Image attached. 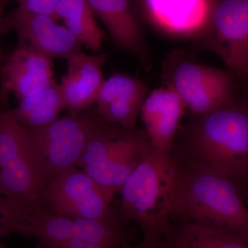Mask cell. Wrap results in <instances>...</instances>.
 I'll list each match as a JSON object with an SVG mask.
<instances>
[{"label":"cell","mask_w":248,"mask_h":248,"mask_svg":"<svg viewBox=\"0 0 248 248\" xmlns=\"http://www.w3.org/2000/svg\"><path fill=\"white\" fill-rule=\"evenodd\" d=\"M57 20L71 31L88 49L99 52L105 32L99 27L95 15L86 0H59L55 10Z\"/></svg>","instance_id":"18"},{"label":"cell","mask_w":248,"mask_h":248,"mask_svg":"<svg viewBox=\"0 0 248 248\" xmlns=\"http://www.w3.org/2000/svg\"><path fill=\"white\" fill-rule=\"evenodd\" d=\"M64 103L56 82L41 92L19 101L17 107L11 110L14 118L23 126L39 128L58 120Z\"/></svg>","instance_id":"19"},{"label":"cell","mask_w":248,"mask_h":248,"mask_svg":"<svg viewBox=\"0 0 248 248\" xmlns=\"http://www.w3.org/2000/svg\"><path fill=\"white\" fill-rule=\"evenodd\" d=\"M120 193L121 213L140 226L143 239L164 237L172 225V156L166 157L153 150L128 177Z\"/></svg>","instance_id":"3"},{"label":"cell","mask_w":248,"mask_h":248,"mask_svg":"<svg viewBox=\"0 0 248 248\" xmlns=\"http://www.w3.org/2000/svg\"><path fill=\"white\" fill-rule=\"evenodd\" d=\"M5 105L4 103L2 102V99H1V93H0V117H1V115H2L3 112H4V107Z\"/></svg>","instance_id":"25"},{"label":"cell","mask_w":248,"mask_h":248,"mask_svg":"<svg viewBox=\"0 0 248 248\" xmlns=\"http://www.w3.org/2000/svg\"><path fill=\"white\" fill-rule=\"evenodd\" d=\"M185 104L169 86L151 92L141 107V120L153 150L166 157L172 156L179 122Z\"/></svg>","instance_id":"14"},{"label":"cell","mask_w":248,"mask_h":248,"mask_svg":"<svg viewBox=\"0 0 248 248\" xmlns=\"http://www.w3.org/2000/svg\"><path fill=\"white\" fill-rule=\"evenodd\" d=\"M108 122L94 107L70 113L42 128H27L45 186L53 176L77 166L89 142Z\"/></svg>","instance_id":"4"},{"label":"cell","mask_w":248,"mask_h":248,"mask_svg":"<svg viewBox=\"0 0 248 248\" xmlns=\"http://www.w3.org/2000/svg\"><path fill=\"white\" fill-rule=\"evenodd\" d=\"M120 248H169L165 237L156 240L143 239L141 244L138 246H131L128 244H124Z\"/></svg>","instance_id":"23"},{"label":"cell","mask_w":248,"mask_h":248,"mask_svg":"<svg viewBox=\"0 0 248 248\" xmlns=\"http://www.w3.org/2000/svg\"><path fill=\"white\" fill-rule=\"evenodd\" d=\"M7 1L8 0H0V3L2 2V1Z\"/></svg>","instance_id":"27"},{"label":"cell","mask_w":248,"mask_h":248,"mask_svg":"<svg viewBox=\"0 0 248 248\" xmlns=\"http://www.w3.org/2000/svg\"><path fill=\"white\" fill-rule=\"evenodd\" d=\"M209 25L212 48L232 71L248 76V0H214Z\"/></svg>","instance_id":"9"},{"label":"cell","mask_w":248,"mask_h":248,"mask_svg":"<svg viewBox=\"0 0 248 248\" xmlns=\"http://www.w3.org/2000/svg\"><path fill=\"white\" fill-rule=\"evenodd\" d=\"M53 67V60L30 46L17 43L0 68V93L4 105L10 93L19 101L55 83Z\"/></svg>","instance_id":"11"},{"label":"cell","mask_w":248,"mask_h":248,"mask_svg":"<svg viewBox=\"0 0 248 248\" xmlns=\"http://www.w3.org/2000/svg\"><path fill=\"white\" fill-rule=\"evenodd\" d=\"M95 16L107 27L117 46L139 58L146 57L141 29L130 0H86Z\"/></svg>","instance_id":"16"},{"label":"cell","mask_w":248,"mask_h":248,"mask_svg":"<svg viewBox=\"0 0 248 248\" xmlns=\"http://www.w3.org/2000/svg\"><path fill=\"white\" fill-rule=\"evenodd\" d=\"M0 248H6V246H3V245L0 244ZM36 248H40L37 247Z\"/></svg>","instance_id":"26"},{"label":"cell","mask_w":248,"mask_h":248,"mask_svg":"<svg viewBox=\"0 0 248 248\" xmlns=\"http://www.w3.org/2000/svg\"><path fill=\"white\" fill-rule=\"evenodd\" d=\"M39 205L55 215L87 219L104 218L112 210V203L102 189L77 166L49 179L41 193Z\"/></svg>","instance_id":"7"},{"label":"cell","mask_w":248,"mask_h":248,"mask_svg":"<svg viewBox=\"0 0 248 248\" xmlns=\"http://www.w3.org/2000/svg\"><path fill=\"white\" fill-rule=\"evenodd\" d=\"M234 183L248 202V104L232 102L193 117L173 151Z\"/></svg>","instance_id":"2"},{"label":"cell","mask_w":248,"mask_h":248,"mask_svg":"<svg viewBox=\"0 0 248 248\" xmlns=\"http://www.w3.org/2000/svg\"><path fill=\"white\" fill-rule=\"evenodd\" d=\"M174 224L193 223L216 231L248 234V208L234 183L205 165L172 151Z\"/></svg>","instance_id":"1"},{"label":"cell","mask_w":248,"mask_h":248,"mask_svg":"<svg viewBox=\"0 0 248 248\" xmlns=\"http://www.w3.org/2000/svg\"><path fill=\"white\" fill-rule=\"evenodd\" d=\"M168 79V86L192 117L205 115L234 99L232 75L223 70L182 60L172 66Z\"/></svg>","instance_id":"8"},{"label":"cell","mask_w":248,"mask_h":248,"mask_svg":"<svg viewBox=\"0 0 248 248\" xmlns=\"http://www.w3.org/2000/svg\"><path fill=\"white\" fill-rule=\"evenodd\" d=\"M148 91L146 84L138 78L114 73L104 80L94 107L107 122L133 130Z\"/></svg>","instance_id":"13"},{"label":"cell","mask_w":248,"mask_h":248,"mask_svg":"<svg viewBox=\"0 0 248 248\" xmlns=\"http://www.w3.org/2000/svg\"><path fill=\"white\" fill-rule=\"evenodd\" d=\"M51 248H114L105 245L90 244L79 239H72L64 241Z\"/></svg>","instance_id":"22"},{"label":"cell","mask_w":248,"mask_h":248,"mask_svg":"<svg viewBox=\"0 0 248 248\" xmlns=\"http://www.w3.org/2000/svg\"><path fill=\"white\" fill-rule=\"evenodd\" d=\"M9 31L16 32L17 43L30 46L51 60H66L82 51L81 42L50 16L30 14L17 8L4 16L3 33Z\"/></svg>","instance_id":"10"},{"label":"cell","mask_w":248,"mask_h":248,"mask_svg":"<svg viewBox=\"0 0 248 248\" xmlns=\"http://www.w3.org/2000/svg\"><path fill=\"white\" fill-rule=\"evenodd\" d=\"M44 186L28 129L4 110L0 117V195L31 209L40 204Z\"/></svg>","instance_id":"6"},{"label":"cell","mask_w":248,"mask_h":248,"mask_svg":"<svg viewBox=\"0 0 248 248\" xmlns=\"http://www.w3.org/2000/svg\"><path fill=\"white\" fill-rule=\"evenodd\" d=\"M18 9L30 14L45 15L55 18L59 0H15Z\"/></svg>","instance_id":"21"},{"label":"cell","mask_w":248,"mask_h":248,"mask_svg":"<svg viewBox=\"0 0 248 248\" xmlns=\"http://www.w3.org/2000/svg\"><path fill=\"white\" fill-rule=\"evenodd\" d=\"M131 223L118 207H112L104 218L87 219L55 215L37 205L31 209L16 233L35 238L40 248H51L72 239L120 248L133 239Z\"/></svg>","instance_id":"5"},{"label":"cell","mask_w":248,"mask_h":248,"mask_svg":"<svg viewBox=\"0 0 248 248\" xmlns=\"http://www.w3.org/2000/svg\"><path fill=\"white\" fill-rule=\"evenodd\" d=\"M150 19L179 35L198 33L208 25L214 0H142Z\"/></svg>","instance_id":"15"},{"label":"cell","mask_w":248,"mask_h":248,"mask_svg":"<svg viewBox=\"0 0 248 248\" xmlns=\"http://www.w3.org/2000/svg\"><path fill=\"white\" fill-rule=\"evenodd\" d=\"M7 1H2L0 3V68H1V63H2V49L1 46V35L3 34L2 23L4 18L5 8H6Z\"/></svg>","instance_id":"24"},{"label":"cell","mask_w":248,"mask_h":248,"mask_svg":"<svg viewBox=\"0 0 248 248\" xmlns=\"http://www.w3.org/2000/svg\"><path fill=\"white\" fill-rule=\"evenodd\" d=\"M30 210L17 201L0 195V239L16 233Z\"/></svg>","instance_id":"20"},{"label":"cell","mask_w":248,"mask_h":248,"mask_svg":"<svg viewBox=\"0 0 248 248\" xmlns=\"http://www.w3.org/2000/svg\"><path fill=\"white\" fill-rule=\"evenodd\" d=\"M105 53L87 55L80 51L67 59V71L59 84L65 110L77 113L93 107L104 82Z\"/></svg>","instance_id":"12"},{"label":"cell","mask_w":248,"mask_h":248,"mask_svg":"<svg viewBox=\"0 0 248 248\" xmlns=\"http://www.w3.org/2000/svg\"><path fill=\"white\" fill-rule=\"evenodd\" d=\"M164 237L169 248H248V234L224 232L193 223H172Z\"/></svg>","instance_id":"17"}]
</instances>
